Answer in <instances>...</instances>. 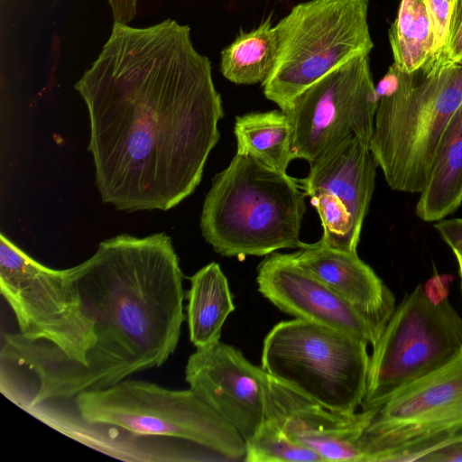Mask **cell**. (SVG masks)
Wrapping results in <instances>:
<instances>
[{
    "mask_svg": "<svg viewBox=\"0 0 462 462\" xmlns=\"http://www.w3.org/2000/svg\"><path fill=\"white\" fill-rule=\"evenodd\" d=\"M70 270L92 316L97 343L85 365L30 383L21 395L24 411L160 367L178 346L185 295L169 236L119 235Z\"/></svg>",
    "mask_w": 462,
    "mask_h": 462,
    "instance_id": "obj_2",
    "label": "cell"
},
{
    "mask_svg": "<svg viewBox=\"0 0 462 462\" xmlns=\"http://www.w3.org/2000/svg\"><path fill=\"white\" fill-rule=\"evenodd\" d=\"M369 0H310L274 26L275 66L262 84L265 97L283 111L310 86L346 60L374 48Z\"/></svg>",
    "mask_w": 462,
    "mask_h": 462,
    "instance_id": "obj_5",
    "label": "cell"
},
{
    "mask_svg": "<svg viewBox=\"0 0 462 462\" xmlns=\"http://www.w3.org/2000/svg\"><path fill=\"white\" fill-rule=\"evenodd\" d=\"M234 133L236 152L248 154L274 170L287 172L289 163L295 159L291 125L282 110L236 116Z\"/></svg>",
    "mask_w": 462,
    "mask_h": 462,
    "instance_id": "obj_18",
    "label": "cell"
},
{
    "mask_svg": "<svg viewBox=\"0 0 462 462\" xmlns=\"http://www.w3.org/2000/svg\"><path fill=\"white\" fill-rule=\"evenodd\" d=\"M452 252H453L455 258L457 260V263L458 274H459V278H460V286H461V291H462V254L458 253L457 251H452Z\"/></svg>",
    "mask_w": 462,
    "mask_h": 462,
    "instance_id": "obj_28",
    "label": "cell"
},
{
    "mask_svg": "<svg viewBox=\"0 0 462 462\" xmlns=\"http://www.w3.org/2000/svg\"><path fill=\"white\" fill-rule=\"evenodd\" d=\"M434 227L452 251L462 254V217L441 219Z\"/></svg>",
    "mask_w": 462,
    "mask_h": 462,
    "instance_id": "obj_25",
    "label": "cell"
},
{
    "mask_svg": "<svg viewBox=\"0 0 462 462\" xmlns=\"http://www.w3.org/2000/svg\"><path fill=\"white\" fill-rule=\"evenodd\" d=\"M462 203V104L448 122L438 147L430 178L420 192L416 215L437 222Z\"/></svg>",
    "mask_w": 462,
    "mask_h": 462,
    "instance_id": "obj_16",
    "label": "cell"
},
{
    "mask_svg": "<svg viewBox=\"0 0 462 462\" xmlns=\"http://www.w3.org/2000/svg\"><path fill=\"white\" fill-rule=\"evenodd\" d=\"M360 439L361 462H411L462 432V349L394 392Z\"/></svg>",
    "mask_w": 462,
    "mask_h": 462,
    "instance_id": "obj_8",
    "label": "cell"
},
{
    "mask_svg": "<svg viewBox=\"0 0 462 462\" xmlns=\"http://www.w3.org/2000/svg\"><path fill=\"white\" fill-rule=\"evenodd\" d=\"M420 462H462V432L447 439L425 452Z\"/></svg>",
    "mask_w": 462,
    "mask_h": 462,
    "instance_id": "obj_23",
    "label": "cell"
},
{
    "mask_svg": "<svg viewBox=\"0 0 462 462\" xmlns=\"http://www.w3.org/2000/svg\"><path fill=\"white\" fill-rule=\"evenodd\" d=\"M393 64L411 73L432 56L434 38L424 0H401L395 20L389 29Z\"/></svg>",
    "mask_w": 462,
    "mask_h": 462,
    "instance_id": "obj_20",
    "label": "cell"
},
{
    "mask_svg": "<svg viewBox=\"0 0 462 462\" xmlns=\"http://www.w3.org/2000/svg\"><path fill=\"white\" fill-rule=\"evenodd\" d=\"M259 292L282 312L357 337L373 346L386 323L360 311L297 264L290 254L272 253L257 267Z\"/></svg>",
    "mask_w": 462,
    "mask_h": 462,
    "instance_id": "obj_11",
    "label": "cell"
},
{
    "mask_svg": "<svg viewBox=\"0 0 462 462\" xmlns=\"http://www.w3.org/2000/svg\"><path fill=\"white\" fill-rule=\"evenodd\" d=\"M375 89L370 150L391 189L420 193L444 131L462 104V62L430 58L411 73L393 63Z\"/></svg>",
    "mask_w": 462,
    "mask_h": 462,
    "instance_id": "obj_3",
    "label": "cell"
},
{
    "mask_svg": "<svg viewBox=\"0 0 462 462\" xmlns=\"http://www.w3.org/2000/svg\"><path fill=\"white\" fill-rule=\"evenodd\" d=\"M369 358L362 410L439 367L462 349V318L448 299L433 303L418 285L394 308Z\"/></svg>",
    "mask_w": 462,
    "mask_h": 462,
    "instance_id": "obj_9",
    "label": "cell"
},
{
    "mask_svg": "<svg viewBox=\"0 0 462 462\" xmlns=\"http://www.w3.org/2000/svg\"><path fill=\"white\" fill-rule=\"evenodd\" d=\"M265 418L291 440L326 461L361 462L360 439L374 409L347 414L329 410L262 371Z\"/></svg>",
    "mask_w": 462,
    "mask_h": 462,
    "instance_id": "obj_13",
    "label": "cell"
},
{
    "mask_svg": "<svg viewBox=\"0 0 462 462\" xmlns=\"http://www.w3.org/2000/svg\"><path fill=\"white\" fill-rule=\"evenodd\" d=\"M455 0H424L430 19L434 45L430 58L447 59L452 8Z\"/></svg>",
    "mask_w": 462,
    "mask_h": 462,
    "instance_id": "obj_22",
    "label": "cell"
},
{
    "mask_svg": "<svg viewBox=\"0 0 462 462\" xmlns=\"http://www.w3.org/2000/svg\"><path fill=\"white\" fill-rule=\"evenodd\" d=\"M452 277L448 275L432 276L423 287L428 298L435 304H439L448 299V285Z\"/></svg>",
    "mask_w": 462,
    "mask_h": 462,
    "instance_id": "obj_26",
    "label": "cell"
},
{
    "mask_svg": "<svg viewBox=\"0 0 462 462\" xmlns=\"http://www.w3.org/2000/svg\"><path fill=\"white\" fill-rule=\"evenodd\" d=\"M269 14L250 32L240 31L236 40L223 49L220 71L238 85L263 84L272 73L278 56V36Z\"/></svg>",
    "mask_w": 462,
    "mask_h": 462,
    "instance_id": "obj_19",
    "label": "cell"
},
{
    "mask_svg": "<svg viewBox=\"0 0 462 462\" xmlns=\"http://www.w3.org/2000/svg\"><path fill=\"white\" fill-rule=\"evenodd\" d=\"M89 116L96 183L118 210H168L199 184L224 116L211 62L190 28L114 23L76 82Z\"/></svg>",
    "mask_w": 462,
    "mask_h": 462,
    "instance_id": "obj_1",
    "label": "cell"
},
{
    "mask_svg": "<svg viewBox=\"0 0 462 462\" xmlns=\"http://www.w3.org/2000/svg\"><path fill=\"white\" fill-rule=\"evenodd\" d=\"M262 371V366L250 363L238 348L219 340L189 356L185 380L246 442L265 420Z\"/></svg>",
    "mask_w": 462,
    "mask_h": 462,
    "instance_id": "obj_12",
    "label": "cell"
},
{
    "mask_svg": "<svg viewBox=\"0 0 462 462\" xmlns=\"http://www.w3.org/2000/svg\"><path fill=\"white\" fill-rule=\"evenodd\" d=\"M298 180L306 196L324 192L346 206L358 229L368 212L374 189L377 162L369 143L352 136L310 164Z\"/></svg>",
    "mask_w": 462,
    "mask_h": 462,
    "instance_id": "obj_15",
    "label": "cell"
},
{
    "mask_svg": "<svg viewBox=\"0 0 462 462\" xmlns=\"http://www.w3.org/2000/svg\"><path fill=\"white\" fill-rule=\"evenodd\" d=\"M447 59L454 62L462 60V0L453 4Z\"/></svg>",
    "mask_w": 462,
    "mask_h": 462,
    "instance_id": "obj_24",
    "label": "cell"
},
{
    "mask_svg": "<svg viewBox=\"0 0 462 462\" xmlns=\"http://www.w3.org/2000/svg\"><path fill=\"white\" fill-rule=\"evenodd\" d=\"M116 23L129 24L137 14L138 0H107Z\"/></svg>",
    "mask_w": 462,
    "mask_h": 462,
    "instance_id": "obj_27",
    "label": "cell"
},
{
    "mask_svg": "<svg viewBox=\"0 0 462 462\" xmlns=\"http://www.w3.org/2000/svg\"><path fill=\"white\" fill-rule=\"evenodd\" d=\"M376 107L368 55L335 68L283 110L292 128L295 159L311 164L354 135L370 143Z\"/></svg>",
    "mask_w": 462,
    "mask_h": 462,
    "instance_id": "obj_10",
    "label": "cell"
},
{
    "mask_svg": "<svg viewBox=\"0 0 462 462\" xmlns=\"http://www.w3.org/2000/svg\"><path fill=\"white\" fill-rule=\"evenodd\" d=\"M460 62H462V61H460Z\"/></svg>",
    "mask_w": 462,
    "mask_h": 462,
    "instance_id": "obj_30",
    "label": "cell"
},
{
    "mask_svg": "<svg viewBox=\"0 0 462 462\" xmlns=\"http://www.w3.org/2000/svg\"><path fill=\"white\" fill-rule=\"evenodd\" d=\"M187 292V319L190 342L202 348L220 340L223 325L235 310L227 279L217 263L191 277Z\"/></svg>",
    "mask_w": 462,
    "mask_h": 462,
    "instance_id": "obj_17",
    "label": "cell"
},
{
    "mask_svg": "<svg viewBox=\"0 0 462 462\" xmlns=\"http://www.w3.org/2000/svg\"><path fill=\"white\" fill-rule=\"evenodd\" d=\"M305 197L298 180L287 172L236 152L214 177L205 198L203 237L225 257L264 256L300 248Z\"/></svg>",
    "mask_w": 462,
    "mask_h": 462,
    "instance_id": "obj_4",
    "label": "cell"
},
{
    "mask_svg": "<svg viewBox=\"0 0 462 462\" xmlns=\"http://www.w3.org/2000/svg\"><path fill=\"white\" fill-rule=\"evenodd\" d=\"M246 444V462H327L312 449L289 439L269 419Z\"/></svg>",
    "mask_w": 462,
    "mask_h": 462,
    "instance_id": "obj_21",
    "label": "cell"
},
{
    "mask_svg": "<svg viewBox=\"0 0 462 462\" xmlns=\"http://www.w3.org/2000/svg\"><path fill=\"white\" fill-rule=\"evenodd\" d=\"M73 400L79 416L87 422L186 440L229 461H245V439L190 389L171 390L125 379L102 390L80 393Z\"/></svg>",
    "mask_w": 462,
    "mask_h": 462,
    "instance_id": "obj_6",
    "label": "cell"
},
{
    "mask_svg": "<svg viewBox=\"0 0 462 462\" xmlns=\"http://www.w3.org/2000/svg\"><path fill=\"white\" fill-rule=\"evenodd\" d=\"M368 344L301 319L281 321L266 335L262 368L322 406L342 413L362 408Z\"/></svg>",
    "mask_w": 462,
    "mask_h": 462,
    "instance_id": "obj_7",
    "label": "cell"
},
{
    "mask_svg": "<svg viewBox=\"0 0 462 462\" xmlns=\"http://www.w3.org/2000/svg\"><path fill=\"white\" fill-rule=\"evenodd\" d=\"M461 61H462V60H461Z\"/></svg>",
    "mask_w": 462,
    "mask_h": 462,
    "instance_id": "obj_29",
    "label": "cell"
},
{
    "mask_svg": "<svg viewBox=\"0 0 462 462\" xmlns=\"http://www.w3.org/2000/svg\"><path fill=\"white\" fill-rule=\"evenodd\" d=\"M293 261L319 279L367 316L387 323L394 310V297L374 271L357 254L331 248L319 240L303 243Z\"/></svg>",
    "mask_w": 462,
    "mask_h": 462,
    "instance_id": "obj_14",
    "label": "cell"
}]
</instances>
